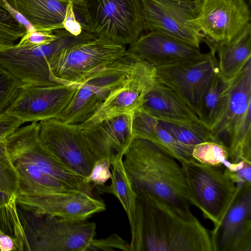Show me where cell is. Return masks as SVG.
<instances>
[{"label":"cell","instance_id":"cell-1","mask_svg":"<svg viewBox=\"0 0 251 251\" xmlns=\"http://www.w3.org/2000/svg\"><path fill=\"white\" fill-rule=\"evenodd\" d=\"M137 192L129 251H213L211 233L190 209Z\"/></svg>","mask_w":251,"mask_h":251},{"label":"cell","instance_id":"cell-2","mask_svg":"<svg viewBox=\"0 0 251 251\" xmlns=\"http://www.w3.org/2000/svg\"><path fill=\"white\" fill-rule=\"evenodd\" d=\"M179 162L151 142L134 137L123 158L126 171L135 190L146 191L178 208L195 206Z\"/></svg>","mask_w":251,"mask_h":251},{"label":"cell","instance_id":"cell-3","mask_svg":"<svg viewBox=\"0 0 251 251\" xmlns=\"http://www.w3.org/2000/svg\"><path fill=\"white\" fill-rule=\"evenodd\" d=\"M84 30L126 46L144 30L142 0H84Z\"/></svg>","mask_w":251,"mask_h":251},{"label":"cell","instance_id":"cell-4","mask_svg":"<svg viewBox=\"0 0 251 251\" xmlns=\"http://www.w3.org/2000/svg\"><path fill=\"white\" fill-rule=\"evenodd\" d=\"M28 246L33 251H87L96 233V224L36 215L19 207Z\"/></svg>","mask_w":251,"mask_h":251},{"label":"cell","instance_id":"cell-5","mask_svg":"<svg viewBox=\"0 0 251 251\" xmlns=\"http://www.w3.org/2000/svg\"><path fill=\"white\" fill-rule=\"evenodd\" d=\"M126 53V46L110 40L93 37L63 48L49 64L53 82L77 86L96 70Z\"/></svg>","mask_w":251,"mask_h":251},{"label":"cell","instance_id":"cell-6","mask_svg":"<svg viewBox=\"0 0 251 251\" xmlns=\"http://www.w3.org/2000/svg\"><path fill=\"white\" fill-rule=\"evenodd\" d=\"M195 202L203 217L218 228L241 188L220 168L196 160L180 163Z\"/></svg>","mask_w":251,"mask_h":251},{"label":"cell","instance_id":"cell-7","mask_svg":"<svg viewBox=\"0 0 251 251\" xmlns=\"http://www.w3.org/2000/svg\"><path fill=\"white\" fill-rule=\"evenodd\" d=\"M138 61L126 51L121 58L86 76L77 86L60 120L66 123L78 125L85 122L111 92L125 81Z\"/></svg>","mask_w":251,"mask_h":251},{"label":"cell","instance_id":"cell-8","mask_svg":"<svg viewBox=\"0 0 251 251\" xmlns=\"http://www.w3.org/2000/svg\"><path fill=\"white\" fill-rule=\"evenodd\" d=\"M57 36L51 42L35 47L17 44L0 47V64L23 84L50 85L49 64L53 56L64 48L95 36L83 29L75 36L65 29L57 30Z\"/></svg>","mask_w":251,"mask_h":251},{"label":"cell","instance_id":"cell-9","mask_svg":"<svg viewBox=\"0 0 251 251\" xmlns=\"http://www.w3.org/2000/svg\"><path fill=\"white\" fill-rule=\"evenodd\" d=\"M194 11L190 22L209 47L234 40L251 25L245 0H196Z\"/></svg>","mask_w":251,"mask_h":251},{"label":"cell","instance_id":"cell-10","mask_svg":"<svg viewBox=\"0 0 251 251\" xmlns=\"http://www.w3.org/2000/svg\"><path fill=\"white\" fill-rule=\"evenodd\" d=\"M39 125L42 144L71 171L85 178L100 159L78 124L51 119L41 121Z\"/></svg>","mask_w":251,"mask_h":251},{"label":"cell","instance_id":"cell-11","mask_svg":"<svg viewBox=\"0 0 251 251\" xmlns=\"http://www.w3.org/2000/svg\"><path fill=\"white\" fill-rule=\"evenodd\" d=\"M5 141L11 159L31 162L75 190L92 193V184L86 183L85 178L71 171L42 144L39 138V123L33 122L20 127Z\"/></svg>","mask_w":251,"mask_h":251},{"label":"cell","instance_id":"cell-12","mask_svg":"<svg viewBox=\"0 0 251 251\" xmlns=\"http://www.w3.org/2000/svg\"><path fill=\"white\" fill-rule=\"evenodd\" d=\"M199 58L155 67L157 81L177 93L196 112L219 71L215 49Z\"/></svg>","mask_w":251,"mask_h":251},{"label":"cell","instance_id":"cell-13","mask_svg":"<svg viewBox=\"0 0 251 251\" xmlns=\"http://www.w3.org/2000/svg\"><path fill=\"white\" fill-rule=\"evenodd\" d=\"M144 30L157 31L200 49L203 37L190 22L196 0H142Z\"/></svg>","mask_w":251,"mask_h":251},{"label":"cell","instance_id":"cell-14","mask_svg":"<svg viewBox=\"0 0 251 251\" xmlns=\"http://www.w3.org/2000/svg\"><path fill=\"white\" fill-rule=\"evenodd\" d=\"M156 82L155 67L139 60L125 81L111 92L89 119L78 125L80 128H88L120 115L133 113L140 108Z\"/></svg>","mask_w":251,"mask_h":251},{"label":"cell","instance_id":"cell-15","mask_svg":"<svg viewBox=\"0 0 251 251\" xmlns=\"http://www.w3.org/2000/svg\"><path fill=\"white\" fill-rule=\"evenodd\" d=\"M77 86L60 83L23 84L18 96L7 112L25 123L60 119Z\"/></svg>","mask_w":251,"mask_h":251},{"label":"cell","instance_id":"cell-16","mask_svg":"<svg viewBox=\"0 0 251 251\" xmlns=\"http://www.w3.org/2000/svg\"><path fill=\"white\" fill-rule=\"evenodd\" d=\"M19 207L36 215H50L69 220H85L106 209L92 193L78 191L37 196L17 194Z\"/></svg>","mask_w":251,"mask_h":251},{"label":"cell","instance_id":"cell-17","mask_svg":"<svg viewBox=\"0 0 251 251\" xmlns=\"http://www.w3.org/2000/svg\"><path fill=\"white\" fill-rule=\"evenodd\" d=\"M210 233L213 251H251V187L240 189L217 229Z\"/></svg>","mask_w":251,"mask_h":251},{"label":"cell","instance_id":"cell-18","mask_svg":"<svg viewBox=\"0 0 251 251\" xmlns=\"http://www.w3.org/2000/svg\"><path fill=\"white\" fill-rule=\"evenodd\" d=\"M126 51L154 67L192 60L204 54L200 49L157 31L142 34L129 45Z\"/></svg>","mask_w":251,"mask_h":251},{"label":"cell","instance_id":"cell-19","mask_svg":"<svg viewBox=\"0 0 251 251\" xmlns=\"http://www.w3.org/2000/svg\"><path fill=\"white\" fill-rule=\"evenodd\" d=\"M132 114H124L88 128L81 129L87 142L101 158L112 161L117 153L124 152L134 138Z\"/></svg>","mask_w":251,"mask_h":251},{"label":"cell","instance_id":"cell-20","mask_svg":"<svg viewBox=\"0 0 251 251\" xmlns=\"http://www.w3.org/2000/svg\"><path fill=\"white\" fill-rule=\"evenodd\" d=\"M251 107V60L230 80L226 109L221 120L212 131L213 137L222 141L224 138L228 141L234 126Z\"/></svg>","mask_w":251,"mask_h":251},{"label":"cell","instance_id":"cell-21","mask_svg":"<svg viewBox=\"0 0 251 251\" xmlns=\"http://www.w3.org/2000/svg\"><path fill=\"white\" fill-rule=\"evenodd\" d=\"M139 109L158 119L199 120L195 111L182 97L157 81Z\"/></svg>","mask_w":251,"mask_h":251},{"label":"cell","instance_id":"cell-22","mask_svg":"<svg viewBox=\"0 0 251 251\" xmlns=\"http://www.w3.org/2000/svg\"><path fill=\"white\" fill-rule=\"evenodd\" d=\"M21 14L35 31L64 29L69 1L64 0H3Z\"/></svg>","mask_w":251,"mask_h":251},{"label":"cell","instance_id":"cell-23","mask_svg":"<svg viewBox=\"0 0 251 251\" xmlns=\"http://www.w3.org/2000/svg\"><path fill=\"white\" fill-rule=\"evenodd\" d=\"M132 131L134 137L151 142L180 163L195 160L191 151L166 130L157 119L139 109L132 114Z\"/></svg>","mask_w":251,"mask_h":251},{"label":"cell","instance_id":"cell-24","mask_svg":"<svg viewBox=\"0 0 251 251\" xmlns=\"http://www.w3.org/2000/svg\"><path fill=\"white\" fill-rule=\"evenodd\" d=\"M11 160L19 176L17 195L37 196L78 191L45 173L31 162L18 158Z\"/></svg>","mask_w":251,"mask_h":251},{"label":"cell","instance_id":"cell-25","mask_svg":"<svg viewBox=\"0 0 251 251\" xmlns=\"http://www.w3.org/2000/svg\"><path fill=\"white\" fill-rule=\"evenodd\" d=\"M214 48L220 75L226 81L233 79L251 60V25L234 40Z\"/></svg>","mask_w":251,"mask_h":251},{"label":"cell","instance_id":"cell-26","mask_svg":"<svg viewBox=\"0 0 251 251\" xmlns=\"http://www.w3.org/2000/svg\"><path fill=\"white\" fill-rule=\"evenodd\" d=\"M124 152L117 153L111 163V183L96 186L101 194H111L120 201L127 216L131 234L135 226V206L137 192L126 171L123 163Z\"/></svg>","mask_w":251,"mask_h":251},{"label":"cell","instance_id":"cell-27","mask_svg":"<svg viewBox=\"0 0 251 251\" xmlns=\"http://www.w3.org/2000/svg\"><path fill=\"white\" fill-rule=\"evenodd\" d=\"M230 86L219 71L198 104L196 113L199 121L212 132L224 113Z\"/></svg>","mask_w":251,"mask_h":251},{"label":"cell","instance_id":"cell-28","mask_svg":"<svg viewBox=\"0 0 251 251\" xmlns=\"http://www.w3.org/2000/svg\"><path fill=\"white\" fill-rule=\"evenodd\" d=\"M16 200L17 195L9 194L0 188V230L14 240L18 251H28V243Z\"/></svg>","mask_w":251,"mask_h":251},{"label":"cell","instance_id":"cell-29","mask_svg":"<svg viewBox=\"0 0 251 251\" xmlns=\"http://www.w3.org/2000/svg\"><path fill=\"white\" fill-rule=\"evenodd\" d=\"M158 120L166 130L178 142L189 148L191 152L193 147L197 144L206 141L217 140L213 137L211 131L199 120Z\"/></svg>","mask_w":251,"mask_h":251},{"label":"cell","instance_id":"cell-30","mask_svg":"<svg viewBox=\"0 0 251 251\" xmlns=\"http://www.w3.org/2000/svg\"><path fill=\"white\" fill-rule=\"evenodd\" d=\"M251 107L234 126L228 140L229 161L251 163Z\"/></svg>","mask_w":251,"mask_h":251},{"label":"cell","instance_id":"cell-31","mask_svg":"<svg viewBox=\"0 0 251 251\" xmlns=\"http://www.w3.org/2000/svg\"><path fill=\"white\" fill-rule=\"evenodd\" d=\"M192 156L198 162L215 167L225 168L230 163L228 148L219 139L195 145L192 151Z\"/></svg>","mask_w":251,"mask_h":251},{"label":"cell","instance_id":"cell-32","mask_svg":"<svg viewBox=\"0 0 251 251\" xmlns=\"http://www.w3.org/2000/svg\"><path fill=\"white\" fill-rule=\"evenodd\" d=\"M27 32L14 17L3 0H0V44L11 46Z\"/></svg>","mask_w":251,"mask_h":251},{"label":"cell","instance_id":"cell-33","mask_svg":"<svg viewBox=\"0 0 251 251\" xmlns=\"http://www.w3.org/2000/svg\"><path fill=\"white\" fill-rule=\"evenodd\" d=\"M23 84L0 64V114L7 112L22 89Z\"/></svg>","mask_w":251,"mask_h":251},{"label":"cell","instance_id":"cell-34","mask_svg":"<svg viewBox=\"0 0 251 251\" xmlns=\"http://www.w3.org/2000/svg\"><path fill=\"white\" fill-rule=\"evenodd\" d=\"M19 176L10 158L5 140H0V188L12 194H17Z\"/></svg>","mask_w":251,"mask_h":251},{"label":"cell","instance_id":"cell-35","mask_svg":"<svg viewBox=\"0 0 251 251\" xmlns=\"http://www.w3.org/2000/svg\"><path fill=\"white\" fill-rule=\"evenodd\" d=\"M224 173L231 179L239 188L251 187V163L239 161L230 162L224 168Z\"/></svg>","mask_w":251,"mask_h":251},{"label":"cell","instance_id":"cell-36","mask_svg":"<svg viewBox=\"0 0 251 251\" xmlns=\"http://www.w3.org/2000/svg\"><path fill=\"white\" fill-rule=\"evenodd\" d=\"M111 160L106 158L97 161L90 173L85 178V182L96 187L105 184L111 176Z\"/></svg>","mask_w":251,"mask_h":251},{"label":"cell","instance_id":"cell-37","mask_svg":"<svg viewBox=\"0 0 251 251\" xmlns=\"http://www.w3.org/2000/svg\"><path fill=\"white\" fill-rule=\"evenodd\" d=\"M130 245L117 233H113L103 239H93L87 251H129Z\"/></svg>","mask_w":251,"mask_h":251},{"label":"cell","instance_id":"cell-38","mask_svg":"<svg viewBox=\"0 0 251 251\" xmlns=\"http://www.w3.org/2000/svg\"><path fill=\"white\" fill-rule=\"evenodd\" d=\"M57 36V30L53 31L27 32L17 44L23 47H35L49 44Z\"/></svg>","mask_w":251,"mask_h":251},{"label":"cell","instance_id":"cell-39","mask_svg":"<svg viewBox=\"0 0 251 251\" xmlns=\"http://www.w3.org/2000/svg\"><path fill=\"white\" fill-rule=\"evenodd\" d=\"M25 123L8 112L0 114V140L6 138Z\"/></svg>","mask_w":251,"mask_h":251},{"label":"cell","instance_id":"cell-40","mask_svg":"<svg viewBox=\"0 0 251 251\" xmlns=\"http://www.w3.org/2000/svg\"><path fill=\"white\" fill-rule=\"evenodd\" d=\"M64 29L75 36H79L83 31L81 23L76 20L74 4L69 1L63 22Z\"/></svg>","mask_w":251,"mask_h":251},{"label":"cell","instance_id":"cell-41","mask_svg":"<svg viewBox=\"0 0 251 251\" xmlns=\"http://www.w3.org/2000/svg\"><path fill=\"white\" fill-rule=\"evenodd\" d=\"M0 251H17V247L14 240L9 235L0 230Z\"/></svg>","mask_w":251,"mask_h":251},{"label":"cell","instance_id":"cell-42","mask_svg":"<svg viewBox=\"0 0 251 251\" xmlns=\"http://www.w3.org/2000/svg\"><path fill=\"white\" fill-rule=\"evenodd\" d=\"M71 1L74 4V10L77 11L79 14L82 11L84 6V0H64Z\"/></svg>","mask_w":251,"mask_h":251},{"label":"cell","instance_id":"cell-43","mask_svg":"<svg viewBox=\"0 0 251 251\" xmlns=\"http://www.w3.org/2000/svg\"><path fill=\"white\" fill-rule=\"evenodd\" d=\"M3 46L1 44H0V47Z\"/></svg>","mask_w":251,"mask_h":251}]
</instances>
